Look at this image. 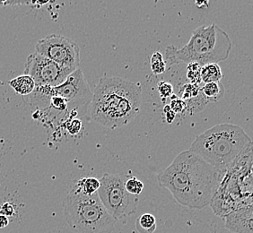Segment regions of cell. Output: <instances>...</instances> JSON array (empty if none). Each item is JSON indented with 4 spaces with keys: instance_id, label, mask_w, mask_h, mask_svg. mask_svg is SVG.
<instances>
[{
    "instance_id": "cell-26",
    "label": "cell",
    "mask_w": 253,
    "mask_h": 233,
    "mask_svg": "<svg viewBox=\"0 0 253 233\" xmlns=\"http://www.w3.org/2000/svg\"><path fill=\"white\" fill-rule=\"evenodd\" d=\"M164 112L166 113V121L168 123H172L175 118L176 113L170 109V105H167L164 109Z\"/></svg>"
},
{
    "instance_id": "cell-23",
    "label": "cell",
    "mask_w": 253,
    "mask_h": 233,
    "mask_svg": "<svg viewBox=\"0 0 253 233\" xmlns=\"http://www.w3.org/2000/svg\"><path fill=\"white\" fill-rule=\"evenodd\" d=\"M158 92L160 93V96L162 99H166L169 98L173 94V87L170 83L166 82V81H163L158 83Z\"/></svg>"
},
{
    "instance_id": "cell-20",
    "label": "cell",
    "mask_w": 253,
    "mask_h": 233,
    "mask_svg": "<svg viewBox=\"0 0 253 233\" xmlns=\"http://www.w3.org/2000/svg\"><path fill=\"white\" fill-rule=\"evenodd\" d=\"M49 104H50V107L53 108L54 110L57 112H67L69 110V102L65 98L61 97L59 95H53L52 97H50Z\"/></svg>"
},
{
    "instance_id": "cell-5",
    "label": "cell",
    "mask_w": 253,
    "mask_h": 233,
    "mask_svg": "<svg viewBox=\"0 0 253 233\" xmlns=\"http://www.w3.org/2000/svg\"><path fill=\"white\" fill-rule=\"evenodd\" d=\"M62 204L66 221L75 233H111L117 222L102 204L98 192L86 195L70 188Z\"/></svg>"
},
{
    "instance_id": "cell-2",
    "label": "cell",
    "mask_w": 253,
    "mask_h": 233,
    "mask_svg": "<svg viewBox=\"0 0 253 233\" xmlns=\"http://www.w3.org/2000/svg\"><path fill=\"white\" fill-rule=\"evenodd\" d=\"M140 83L122 78L100 79L88 105V120L110 129L126 126L140 112L142 101Z\"/></svg>"
},
{
    "instance_id": "cell-21",
    "label": "cell",
    "mask_w": 253,
    "mask_h": 233,
    "mask_svg": "<svg viewBox=\"0 0 253 233\" xmlns=\"http://www.w3.org/2000/svg\"><path fill=\"white\" fill-rule=\"evenodd\" d=\"M82 120L79 118H69L66 123V130L71 136H77L81 129L83 128Z\"/></svg>"
},
{
    "instance_id": "cell-11",
    "label": "cell",
    "mask_w": 253,
    "mask_h": 233,
    "mask_svg": "<svg viewBox=\"0 0 253 233\" xmlns=\"http://www.w3.org/2000/svg\"><path fill=\"white\" fill-rule=\"evenodd\" d=\"M10 86L14 89L16 93L22 96L31 95L36 88V83L34 79L28 75H23L10 80Z\"/></svg>"
},
{
    "instance_id": "cell-30",
    "label": "cell",
    "mask_w": 253,
    "mask_h": 233,
    "mask_svg": "<svg viewBox=\"0 0 253 233\" xmlns=\"http://www.w3.org/2000/svg\"><path fill=\"white\" fill-rule=\"evenodd\" d=\"M7 1H8V0H0V7L5 6L6 3H7Z\"/></svg>"
},
{
    "instance_id": "cell-13",
    "label": "cell",
    "mask_w": 253,
    "mask_h": 233,
    "mask_svg": "<svg viewBox=\"0 0 253 233\" xmlns=\"http://www.w3.org/2000/svg\"><path fill=\"white\" fill-rule=\"evenodd\" d=\"M201 91L209 102H219L225 93L224 85L220 82L205 83L201 87Z\"/></svg>"
},
{
    "instance_id": "cell-10",
    "label": "cell",
    "mask_w": 253,
    "mask_h": 233,
    "mask_svg": "<svg viewBox=\"0 0 253 233\" xmlns=\"http://www.w3.org/2000/svg\"><path fill=\"white\" fill-rule=\"evenodd\" d=\"M225 228L234 233H253V204L224 217Z\"/></svg>"
},
{
    "instance_id": "cell-27",
    "label": "cell",
    "mask_w": 253,
    "mask_h": 233,
    "mask_svg": "<svg viewBox=\"0 0 253 233\" xmlns=\"http://www.w3.org/2000/svg\"><path fill=\"white\" fill-rule=\"evenodd\" d=\"M195 3L199 8H207L210 5V0H195Z\"/></svg>"
},
{
    "instance_id": "cell-15",
    "label": "cell",
    "mask_w": 253,
    "mask_h": 233,
    "mask_svg": "<svg viewBox=\"0 0 253 233\" xmlns=\"http://www.w3.org/2000/svg\"><path fill=\"white\" fill-rule=\"evenodd\" d=\"M136 231L139 233H154L156 230V217L151 214H144L136 219Z\"/></svg>"
},
{
    "instance_id": "cell-18",
    "label": "cell",
    "mask_w": 253,
    "mask_h": 233,
    "mask_svg": "<svg viewBox=\"0 0 253 233\" xmlns=\"http://www.w3.org/2000/svg\"><path fill=\"white\" fill-rule=\"evenodd\" d=\"M125 187L128 193L134 195H139L144 190V183L141 180L136 179V177H132L125 181Z\"/></svg>"
},
{
    "instance_id": "cell-28",
    "label": "cell",
    "mask_w": 253,
    "mask_h": 233,
    "mask_svg": "<svg viewBox=\"0 0 253 233\" xmlns=\"http://www.w3.org/2000/svg\"><path fill=\"white\" fill-rule=\"evenodd\" d=\"M8 224H9L8 217L0 214V229L5 228L8 225Z\"/></svg>"
},
{
    "instance_id": "cell-25",
    "label": "cell",
    "mask_w": 253,
    "mask_h": 233,
    "mask_svg": "<svg viewBox=\"0 0 253 233\" xmlns=\"http://www.w3.org/2000/svg\"><path fill=\"white\" fill-rule=\"evenodd\" d=\"M16 5H33V0H8L5 6Z\"/></svg>"
},
{
    "instance_id": "cell-6",
    "label": "cell",
    "mask_w": 253,
    "mask_h": 233,
    "mask_svg": "<svg viewBox=\"0 0 253 233\" xmlns=\"http://www.w3.org/2000/svg\"><path fill=\"white\" fill-rule=\"evenodd\" d=\"M100 183L99 197L112 217L121 220L136 213L139 198L126 191L122 175L104 174Z\"/></svg>"
},
{
    "instance_id": "cell-24",
    "label": "cell",
    "mask_w": 253,
    "mask_h": 233,
    "mask_svg": "<svg viewBox=\"0 0 253 233\" xmlns=\"http://www.w3.org/2000/svg\"><path fill=\"white\" fill-rule=\"evenodd\" d=\"M0 214L5 215L6 217H11L15 214V208L13 204L10 203H4L0 206Z\"/></svg>"
},
{
    "instance_id": "cell-31",
    "label": "cell",
    "mask_w": 253,
    "mask_h": 233,
    "mask_svg": "<svg viewBox=\"0 0 253 233\" xmlns=\"http://www.w3.org/2000/svg\"></svg>"
},
{
    "instance_id": "cell-7",
    "label": "cell",
    "mask_w": 253,
    "mask_h": 233,
    "mask_svg": "<svg viewBox=\"0 0 253 233\" xmlns=\"http://www.w3.org/2000/svg\"><path fill=\"white\" fill-rule=\"evenodd\" d=\"M34 92L50 100L53 95H59L69 102L70 112H79L81 106L87 110L89 103L92 101L93 92H91L87 81L81 69H76L68 76L63 83L59 86H36Z\"/></svg>"
},
{
    "instance_id": "cell-12",
    "label": "cell",
    "mask_w": 253,
    "mask_h": 233,
    "mask_svg": "<svg viewBox=\"0 0 253 233\" xmlns=\"http://www.w3.org/2000/svg\"><path fill=\"white\" fill-rule=\"evenodd\" d=\"M100 180L93 177H87V178H81L80 180H77L70 188H72L78 192L82 193L86 195H92V194L97 193L98 190L100 189Z\"/></svg>"
},
{
    "instance_id": "cell-14",
    "label": "cell",
    "mask_w": 253,
    "mask_h": 233,
    "mask_svg": "<svg viewBox=\"0 0 253 233\" xmlns=\"http://www.w3.org/2000/svg\"><path fill=\"white\" fill-rule=\"evenodd\" d=\"M223 78V73L217 63L207 64L201 69V80L202 83H213L220 82Z\"/></svg>"
},
{
    "instance_id": "cell-29",
    "label": "cell",
    "mask_w": 253,
    "mask_h": 233,
    "mask_svg": "<svg viewBox=\"0 0 253 233\" xmlns=\"http://www.w3.org/2000/svg\"><path fill=\"white\" fill-rule=\"evenodd\" d=\"M50 1L51 0H33V5L40 7V6L48 5Z\"/></svg>"
},
{
    "instance_id": "cell-32",
    "label": "cell",
    "mask_w": 253,
    "mask_h": 233,
    "mask_svg": "<svg viewBox=\"0 0 253 233\" xmlns=\"http://www.w3.org/2000/svg\"></svg>"
},
{
    "instance_id": "cell-22",
    "label": "cell",
    "mask_w": 253,
    "mask_h": 233,
    "mask_svg": "<svg viewBox=\"0 0 253 233\" xmlns=\"http://www.w3.org/2000/svg\"><path fill=\"white\" fill-rule=\"evenodd\" d=\"M170 107L175 113H183L187 111V104L182 99L176 97L175 95H172L170 101Z\"/></svg>"
},
{
    "instance_id": "cell-19",
    "label": "cell",
    "mask_w": 253,
    "mask_h": 233,
    "mask_svg": "<svg viewBox=\"0 0 253 233\" xmlns=\"http://www.w3.org/2000/svg\"><path fill=\"white\" fill-rule=\"evenodd\" d=\"M201 92V88L198 84H193V83H187L183 86V91H182V100L184 102H188L193 98L197 97L200 95Z\"/></svg>"
},
{
    "instance_id": "cell-4",
    "label": "cell",
    "mask_w": 253,
    "mask_h": 233,
    "mask_svg": "<svg viewBox=\"0 0 253 233\" xmlns=\"http://www.w3.org/2000/svg\"><path fill=\"white\" fill-rule=\"evenodd\" d=\"M232 48L228 34L218 25H202L192 32L190 40L181 48L173 45L166 48V65L198 63L203 67L207 64H218L229 58Z\"/></svg>"
},
{
    "instance_id": "cell-16",
    "label": "cell",
    "mask_w": 253,
    "mask_h": 233,
    "mask_svg": "<svg viewBox=\"0 0 253 233\" xmlns=\"http://www.w3.org/2000/svg\"><path fill=\"white\" fill-rule=\"evenodd\" d=\"M150 65H151L152 72L156 76L165 73L167 68L166 60L163 58V54L159 51H156L153 53Z\"/></svg>"
},
{
    "instance_id": "cell-8",
    "label": "cell",
    "mask_w": 253,
    "mask_h": 233,
    "mask_svg": "<svg viewBox=\"0 0 253 233\" xmlns=\"http://www.w3.org/2000/svg\"><path fill=\"white\" fill-rule=\"evenodd\" d=\"M35 52L74 70L78 69L80 65V49L78 43L60 34H51L40 39L35 46Z\"/></svg>"
},
{
    "instance_id": "cell-3",
    "label": "cell",
    "mask_w": 253,
    "mask_h": 233,
    "mask_svg": "<svg viewBox=\"0 0 253 233\" xmlns=\"http://www.w3.org/2000/svg\"><path fill=\"white\" fill-rule=\"evenodd\" d=\"M252 144L251 137L242 126L224 123L196 136L190 150L225 174L234 160Z\"/></svg>"
},
{
    "instance_id": "cell-9",
    "label": "cell",
    "mask_w": 253,
    "mask_h": 233,
    "mask_svg": "<svg viewBox=\"0 0 253 233\" xmlns=\"http://www.w3.org/2000/svg\"><path fill=\"white\" fill-rule=\"evenodd\" d=\"M74 71L72 68L62 67L37 52L29 55L25 63V75L34 79L36 86H59Z\"/></svg>"
},
{
    "instance_id": "cell-17",
    "label": "cell",
    "mask_w": 253,
    "mask_h": 233,
    "mask_svg": "<svg viewBox=\"0 0 253 233\" xmlns=\"http://www.w3.org/2000/svg\"><path fill=\"white\" fill-rule=\"evenodd\" d=\"M201 69L202 66L198 63H190L187 68V78L190 83L200 85L202 83L201 80Z\"/></svg>"
},
{
    "instance_id": "cell-1",
    "label": "cell",
    "mask_w": 253,
    "mask_h": 233,
    "mask_svg": "<svg viewBox=\"0 0 253 233\" xmlns=\"http://www.w3.org/2000/svg\"><path fill=\"white\" fill-rule=\"evenodd\" d=\"M224 176L189 149L176 156L158 175V182L180 205L201 210L210 205Z\"/></svg>"
}]
</instances>
